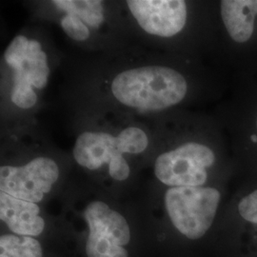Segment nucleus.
<instances>
[{
  "label": "nucleus",
  "mask_w": 257,
  "mask_h": 257,
  "mask_svg": "<svg viewBox=\"0 0 257 257\" xmlns=\"http://www.w3.org/2000/svg\"><path fill=\"white\" fill-rule=\"evenodd\" d=\"M189 77L153 48L130 42L69 64L65 97L75 112H112L154 121L186 101Z\"/></svg>",
  "instance_id": "obj_1"
},
{
  "label": "nucleus",
  "mask_w": 257,
  "mask_h": 257,
  "mask_svg": "<svg viewBox=\"0 0 257 257\" xmlns=\"http://www.w3.org/2000/svg\"><path fill=\"white\" fill-rule=\"evenodd\" d=\"M72 121V159L82 170L124 183L134 174L135 162L152 160L154 121L112 112H75Z\"/></svg>",
  "instance_id": "obj_2"
},
{
  "label": "nucleus",
  "mask_w": 257,
  "mask_h": 257,
  "mask_svg": "<svg viewBox=\"0 0 257 257\" xmlns=\"http://www.w3.org/2000/svg\"><path fill=\"white\" fill-rule=\"evenodd\" d=\"M62 56L40 24L22 28L1 56V128L37 122Z\"/></svg>",
  "instance_id": "obj_3"
},
{
  "label": "nucleus",
  "mask_w": 257,
  "mask_h": 257,
  "mask_svg": "<svg viewBox=\"0 0 257 257\" xmlns=\"http://www.w3.org/2000/svg\"><path fill=\"white\" fill-rule=\"evenodd\" d=\"M60 149L38 122L1 128L0 193L26 202H42L61 177Z\"/></svg>",
  "instance_id": "obj_4"
},
{
  "label": "nucleus",
  "mask_w": 257,
  "mask_h": 257,
  "mask_svg": "<svg viewBox=\"0 0 257 257\" xmlns=\"http://www.w3.org/2000/svg\"><path fill=\"white\" fill-rule=\"evenodd\" d=\"M28 6L35 19L56 25L86 55L107 53L131 42L119 1L48 0Z\"/></svg>",
  "instance_id": "obj_5"
},
{
  "label": "nucleus",
  "mask_w": 257,
  "mask_h": 257,
  "mask_svg": "<svg viewBox=\"0 0 257 257\" xmlns=\"http://www.w3.org/2000/svg\"><path fill=\"white\" fill-rule=\"evenodd\" d=\"M216 161L214 149L203 140L167 144L156 138L153 171L156 180L168 188L207 186Z\"/></svg>",
  "instance_id": "obj_6"
},
{
  "label": "nucleus",
  "mask_w": 257,
  "mask_h": 257,
  "mask_svg": "<svg viewBox=\"0 0 257 257\" xmlns=\"http://www.w3.org/2000/svg\"><path fill=\"white\" fill-rule=\"evenodd\" d=\"M119 7L131 40L149 48L180 36L189 21L184 0H126Z\"/></svg>",
  "instance_id": "obj_7"
},
{
  "label": "nucleus",
  "mask_w": 257,
  "mask_h": 257,
  "mask_svg": "<svg viewBox=\"0 0 257 257\" xmlns=\"http://www.w3.org/2000/svg\"><path fill=\"white\" fill-rule=\"evenodd\" d=\"M221 192L211 186L168 188L163 201L173 226L185 237L198 240L211 230L220 206Z\"/></svg>",
  "instance_id": "obj_8"
},
{
  "label": "nucleus",
  "mask_w": 257,
  "mask_h": 257,
  "mask_svg": "<svg viewBox=\"0 0 257 257\" xmlns=\"http://www.w3.org/2000/svg\"><path fill=\"white\" fill-rule=\"evenodd\" d=\"M82 213L89 228L87 256H128L124 246L131 241V229L120 211L104 200L94 199L86 203Z\"/></svg>",
  "instance_id": "obj_9"
},
{
  "label": "nucleus",
  "mask_w": 257,
  "mask_h": 257,
  "mask_svg": "<svg viewBox=\"0 0 257 257\" xmlns=\"http://www.w3.org/2000/svg\"><path fill=\"white\" fill-rule=\"evenodd\" d=\"M0 219L17 235L35 237L45 229L38 204L19 200L4 193H0Z\"/></svg>",
  "instance_id": "obj_10"
},
{
  "label": "nucleus",
  "mask_w": 257,
  "mask_h": 257,
  "mask_svg": "<svg viewBox=\"0 0 257 257\" xmlns=\"http://www.w3.org/2000/svg\"><path fill=\"white\" fill-rule=\"evenodd\" d=\"M220 15L230 38L237 43H245L254 32L257 0H223Z\"/></svg>",
  "instance_id": "obj_11"
},
{
  "label": "nucleus",
  "mask_w": 257,
  "mask_h": 257,
  "mask_svg": "<svg viewBox=\"0 0 257 257\" xmlns=\"http://www.w3.org/2000/svg\"><path fill=\"white\" fill-rule=\"evenodd\" d=\"M0 257H43L42 247L32 236L3 234L0 237Z\"/></svg>",
  "instance_id": "obj_12"
},
{
  "label": "nucleus",
  "mask_w": 257,
  "mask_h": 257,
  "mask_svg": "<svg viewBox=\"0 0 257 257\" xmlns=\"http://www.w3.org/2000/svg\"><path fill=\"white\" fill-rule=\"evenodd\" d=\"M237 211L242 220L257 230V189L241 197Z\"/></svg>",
  "instance_id": "obj_13"
},
{
  "label": "nucleus",
  "mask_w": 257,
  "mask_h": 257,
  "mask_svg": "<svg viewBox=\"0 0 257 257\" xmlns=\"http://www.w3.org/2000/svg\"><path fill=\"white\" fill-rule=\"evenodd\" d=\"M256 130H257V116H256Z\"/></svg>",
  "instance_id": "obj_14"
}]
</instances>
